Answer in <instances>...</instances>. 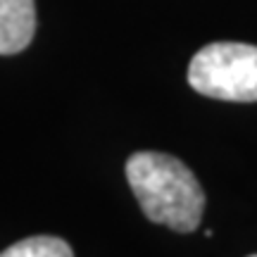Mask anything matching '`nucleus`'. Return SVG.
<instances>
[{
    "instance_id": "nucleus-2",
    "label": "nucleus",
    "mask_w": 257,
    "mask_h": 257,
    "mask_svg": "<svg viewBox=\"0 0 257 257\" xmlns=\"http://www.w3.org/2000/svg\"><path fill=\"white\" fill-rule=\"evenodd\" d=\"M188 83L214 100L257 102V46L231 41L205 46L188 64Z\"/></svg>"
},
{
    "instance_id": "nucleus-3",
    "label": "nucleus",
    "mask_w": 257,
    "mask_h": 257,
    "mask_svg": "<svg viewBox=\"0 0 257 257\" xmlns=\"http://www.w3.org/2000/svg\"><path fill=\"white\" fill-rule=\"evenodd\" d=\"M36 34L34 0H0V55L22 53Z\"/></svg>"
},
{
    "instance_id": "nucleus-4",
    "label": "nucleus",
    "mask_w": 257,
    "mask_h": 257,
    "mask_svg": "<svg viewBox=\"0 0 257 257\" xmlns=\"http://www.w3.org/2000/svg\"><path fill=\"white\" fill-rule=\"evenodd\" d=\"M0 257H74V252L57 236H31L3 250Z\"/></svg>"
},
{
    "instance_id": "nucleus-5",
    "label": "nucleus",
    "mask_w": 257,
    "mask_h": 257,
    "mask_svg": "<svg viewBox=\"0 0 257 257\" xmlns=\"http://www.w3.org/2000/svg\"><path fill=\"white\" fill-rule=\"evenodd\" d=\"M250 257H257V255H250Z\"/></svg>"
},
{
    "instance_id": "nucleus-1",
    "label": "nucleus",
    "mask_w": 257,
    "mask_h": 257,
    "mask_svg": "<svg viewBox=\"0 0 257 257\" xmlns=\"http://www.w3.org/2000/svg\"><path fill=\"white\" fill-rule=\"evenodd\" d=\"M126 179L150 221L165 224L179 233L198 229L205 193L181 160L165 153H134L126 160Z\"/></svg>"
}]
</instances>
